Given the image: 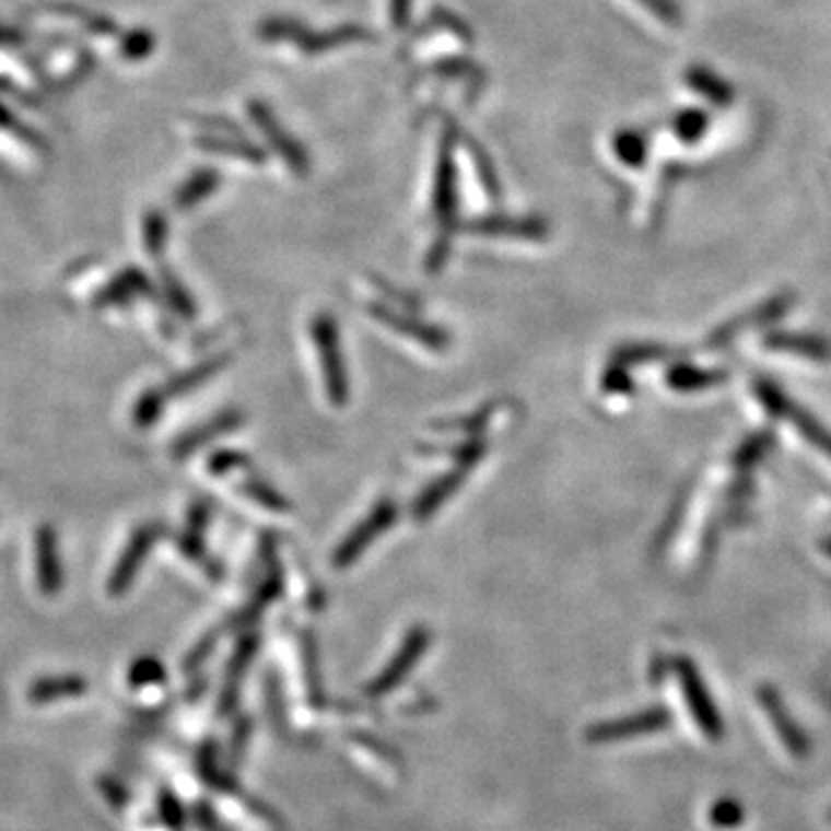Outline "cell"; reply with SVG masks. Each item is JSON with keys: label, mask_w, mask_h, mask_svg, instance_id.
Returning a JSON list of instances; mask_svg holds the SVG:
<instances>
[{"label": "cell", "mask_w": 831, "mask_h": 831, "mask_svg": "<svg viewBox=\"0 0 831 831\" xmlns=\"http://www.w3.org/2000/svg\"><path fill=\"white\" fill-rule=\"evenodd\" d=\"M827 818H829V822H831V808H829V816H827Z\"/></svg>", "instance_id": "obj_23"}, {"label": "cell", "mask_w": 831, "mask_h": 831, "mask_svg": "<svg viewBox=\"0 0 831 831\" xmlns=\"http://www.w3.org/2000/svg\"><path fill=\"white\" fill-rule=\"evenodd\" d=\"M453 137L455 134H453V122H450L448 130H446V139L442 143L440 160H436L434 195H432L434 213H436V218L442 220V224L446 226V234L453 232L455 199H457V190H455V162H453Z\"/></svg>", "instance_id": "obj_6"}, {"label": "cell", "mask_w": 831, "mask_h": 831, "mask_svg": "<svg viewBox=\"0 0 831 831\" xmlns=\"http://www.w3.org/2000/svg\"><path fill=\"white\" fill-rule=\"evenodd\" d=\"M642 3H647L656 14H665V19H668L670 16V12H668V3H665V0H642Z\"/></svg>", "instance_id": "obj_22"}, {"label": "cell", "mask_w": 831, "mask_h": 831, "mask_svg": "<svg viewBox=\"0 0 831 831\" xmlns=\"http://www.w3.org/2000/svg\"><path fill=\"white\" fill-rule=\"evenodd\" d=\"M241 460H243V457H241L238 453H222V455H215V457H213L211 469H213L215 473H224V471H229L232 467H238Z\"/></svg>", "instance_id": "obj_21"}, {"label": "cell", "mask_w": 831, "mask_h": 831, "mask_svg": "<svg viewBox=\"0 0 831 831\" xmlns=\"http://www.w3.org/2000/svg\"><path fill=\"white\" fill-rule=\"evenodd\" d=\"M259 33L268 42H294L305 54H319L326 49H336L351 42H370L372 33L359 24H344L336 31L315 33L305 28L299 21L291 19H268L259 26Z\"/></svg>", "instance_id": "obj_1"}, {"label": "cell", "mask_w": 831, "mask_h": 831, "mask_svg": "<svg viewBox=\"0 0 831 831\" xmlns=\"http://www.w3.org/2000/svg\"><path fill=\"white\" fill-rule=\"evenodd\" d=\"M756 695H758V702L762 706V712L766 714L769 723H772L776 735L781 737V744L785 746V751L797 760H806L810 756V739L801 730L799 723L793 718V714L787 712L781 693L774 689V686L762 683Z\"/></svg>", "instance_id": "obj_3"}, {"label": "cell", "mask_w": 831, "mask_h": 831, "mask_svg": "<svg viewBox=\"0 0 831 831\" xmlns=\"http://www.w3.org/2000/svg\"><path fill=\"white\" fill-rule=\"evenodd\" d=\"M670 725H672V712L668 710V706H652V710L637 712L633 716L619 718L612 723H600V725L592 727L589 741H596V744L621 741V739L637 737V735H652V733L668 730Z\"/></svg>", "instance_id": "obj_5"}, {"label": "cell", "mask_w": 831, "mask_h": 831, "mask_svg": "<svg viewBox=\"0 0 831 831\" xmlns=\"http://www.w3.org/2000/svg\"><path fill=\"white\" fill-rule=\"evenodd\" d=\"M465 471H467V469H457V471H453V473L440 478V481H436V483H432V485L419 496V502H415V506H413L415 517L423 519V517H428L430 513H434L436 508H440L442 502H446V499L457 490V485L463 483Z\"/></svg>", "instance_id": "obj_11"}, {"label": "cell", "mask_w": 831, "mask_h": 831, "mask_svg": "<svg viewBox=\"0 0 831 831\" xmlns=\"http://www.w3.org/2000/svg\"><path fill=\"white\" fill-rule=\"evenodd\" d=\"M39 552L45 554L42 557V587H45L49 594L51 589L56 587L58 589V557L54 554V538L49 531L42 534L39 538Z\"/></svg>", "instance_id": "obj_16"}, {"label": "cell", "mask_w": 831, "mask_h": 831, "mask_svg": "<svg viewBox=\"0 0 831 831\" xmlns=\"http://www.w3.org/2000/svg\"><path fill=\"white\" fill-rule=\"evenodd\" d=\"M409 14H411V0H390V16H393V26L402 31L409 24Z\"/></svg>", "instance_id": "obj_20"}, {"label": "cell", "mask_w": 831, "mask_h": 831, "mask_svg": "<svg viewBox=\"0 0 831 831\" xmlns=\"http://www.w3.org/2000/svg\"><path fill=\"white\" fill-rule=\"evenodd\" d=\"M469 232L488 234V236H523V238H543L548 226L540 220H515V218H483L467 224Z\"/></svg>", "instance_id": "obj_9"}, {"label": "cell", "mask_w": 831, "mask_h": 831, "mask_svg": "<svg viewBox=\"0 0 831 831\" xmlns=\"http://www.w3.org/2000/svg\"><path fill=\"white\" fill-rule=\"evenodd\" d=\"M395 517H398V508H395L393 502H382L377 508L372 511V515H367L363 523L359 525V529L353 531L344 543L338 548L336 552V566H349L351 561H356L359 554L372 543L374 538H377L379 531L388 529Z\"/></svg>", "instance_id": "obj_8"}, {"label": "cell", "mask_w": 831, "mask_h": 831, "mask_svg": "<svg viewBox=\"0 0 831 831\" xmlns=\"http://www.w3.org/2000/svg\"><path fill=\"white\" fill-rule=\"evenodd\" d=\"M249 116H253V120L259 125V130L270 141V145H273V149L284 157V162L291 166V172H296L301 176L307 174L309 160L305 151L301 149L299 141H294L282 130V125L276 120L273 114H270L266 104L249 102Z\"/></svg>", "instance_id": "obj_7"}, {"label": "cell", "mask_w": 831, "mask_h": 831, "mask_svg": "<svg viewBox=\"0 0 831 831\" xmlns=\"http://www.w3.org/2000/svg\"><path fill=\"white\" fill-rule=\"evenodd\" d=\"M245 492H247L249 496H255L257 502H261L264 506L273 508V511H282V508H286V504L282 502V496H280L276 490H270L268 485H264V483H259V481L247 483V485H245Z\"/></svg>", "instance_id": "obj_19"}, {"label": "cell", "mask_w": 831, "mask_h": 831, "mask_svg": "<svg viewBox=\"0 0 831 831\" xmlns=\"http://www.w3.org/2000/svg\"><path fill=\"white\" fill-rule=\"evenodd\" d=\"M218 174L215 172H199L190 178V183H187L180 195H178V206L180 208H190L195 206L199 199L211 195L215 187H218Z\"/></svg>", "instance_id": "obj_14"}, {"label": "cell", "mask_w": 831, "mask_h": 831, "mask_svg": "<svg viewBox=\"0 0 831 831\" xmlns=\"http://www.w3.org/2000/svg\"><path fill=\"white\" fill-rule=\"evenodd\" d=\"M372 312H374V317L382 319L384 324H388V326H393V328H398V330H405V336H411V338L421 340V342H425V344H430V347H434V349H442V347H446V342H448L444 332H440L436 328H430V326H425V324H421V321L407 319V315H395V312L388 309V307L372 305Z\"/></svg>", "instance_id": "obj_10"}, {"label": "cell", "mask_w": 831, "mask_h": 831, "mask_svg": "<svg viewBox=\"0 0 831 831\" xmlns=\"http://www.w3.org/2000/svg\"><path fill=\"white\" fill-rule=\"evenodd\" d=\"M236 423H238V419H236V415H234V413H232V415H224V419H220V421L211 423V428L199 430V432H195L192 436H187V446H180V450L190 453V450H192V448H197L201 442L211 440V436H215V434H222V432H226V430H232Z\"/></svg>", "instance_id": "obj_18"}, {"label": "cell", "mask_w": 831, "mask_h": 831, "mask_svg": "<svg viewBox=\"0 0 831 831\" xmlns=\"http://www.w3.org/2000/svg\"><path fill=\"white\" fill-rule=\"evenodd\" d=\"M153 540H155V531H153V529H143V531H139V534L134 536L132 548H130L128 552H125L122 561L118 564V571H116V575H114V585H112V587H114L116 594H120L122 587L128 585V582L132 580V575H134V571H137V566H139V561L143 559V552L151 548Z\"/></svg>", "instance_id": "obj_12"}, {"label": "cell", "mask_w": 831, "mask_h": 831, "mask_svg": "<svg viewBox=\"0 0 831 831\" xmlns=\"http://www.w3.org/2000/svg\"><path fill=\"white\" fill-rule=\"evenodd\" d=\"M201 145H211V151H218V153H226V155H234V157H241V160H249V162H264L266 160V153L261 149H257L255 143L249 141H238V139H201Z\"/></svg>", "instance_id": "obj_15"}, {"label": "cell", "mask_w": 831, "mask_h": 831, "mask_svg": "<svg viewBox=\"0 0 831 831\" xmlns=\"http://www.w3.org/2000/svg\"><path fill=\"white\" fill-rule=\"evenodd\" d=\"M312 338H315V342L319 347L324 379H326L330 400L342 405L347 400V377H344V367H342V359H340L336 321L326 315L317 317L315 324H312Z\"/></svg>", "instance_id": "obj_4"}, {"label": "cell", "mask_w": 831, "mask_h": 831, "mask_svg": "<svg viewBox=\"0 0 831 831\" xmlns=\"http://www.w3.org/2000/svg\"><path fill=\"white\" fill-rule=\"evenodd\" d=\"M672 668H675L679 689L686 698V704H689V712H691L695 725L700 727V730L706 735V739L710 741H721L725 737V721H723V714L718 712V706H716L710 689H706L702 675L698 672L695 663L691 658L679 656V658H675Z\"/></svg>", "instance_id": "obj_2"}, {"label": "cell", "mask_w": 831, "mask_h": 831, "mask_svg": "<svg viewBox=\"0 0 831 831\" xmlns=\"http://www.w3.org/2000/svg\"><path fill=\"white\" fill-rule=\"evenodd\" d=\"M746 820L744 806L735 797H718L710 808V822L721 831L739 829Z\"/></svg>", "instance_id": "obj_13"}, {"label": "cell", "mask_w": 831, "mask_h": 831, "mask_svg": "<svg viewBox=\"0 0 831 831\" xmlns=\"http://www.w3.org/2000/svg\"><path fill=\"white\" fill-rule=\"evenodd\" d=\"M615 153L631 166H637L644 157V141L637 132H621L615 137Z\"/></svg>", "instance_id": "obj_17"}]
</instances>
